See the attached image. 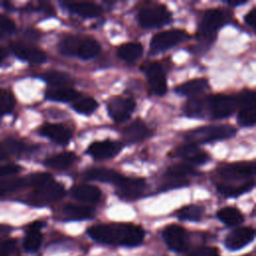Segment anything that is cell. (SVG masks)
<instances>
[{"label":"cell","mask_w":256,"mask_h":256,"mask_svg":"<svg viewBox=\"0 0 256 256\" xmlns=\"http://www.w3.org/2000/svg\"><path fill=\"white\" fill-rule=\"evenodd\" d=\"M28 185L25 179H0V197Z\"/></svg>","instance_id":"obj_38"},{"label":"cell","mask_w":256,"mask_h":256,"mask_svg":"<svg viewBox=\"0 0 256 256\" xmlns=\"http://www.w3.org/2000/svg\"><path fill=\"white\" fill-rule=\"evenodd\" d=\"M224 23V14L219 9H209L207 10L202 18L200 27H199V35L201 38L211 40L218 29Z\"/></svg>","instance_id":"obj_12"},{"label":"cell","mask_w":256,"mask_h":256,"mask_svg":"<svg viewBox=\"0 0 256 256\" xmlns=\"http://www.w3.org/2000/svg\"><path fill=\"white\" fill-rule=\"evenodd\" d=\"M72 108L79 114L90 115L98 108V102L92 97H86L76 101L72 105Z\"/></svg>","instance_id":"obj_36"},{"label":"cell","mask_w":256,"mask_h":256,"mask_svg":"<svg viewBox=\"0 0 256 256\" xmlns=\"http://www.w3.org/2000/svg\"><path fill=\"white\" fill-rule=\"evenodd\" d=\"M46 99L59 102H72L80 97V93L70 87H58L48 89L45 93Z\"/></svg>","instance_id":"obj_25"},{"label":"cell","mask_w":256,"mask_h":256,"mask_svg":"<svg viewBox=\"0 0 256 256\" xmlns=\"http://www.w3.org/2000/svg\"><path fill=\"white\" fill-rule=\"evenodd\" d=\"M247 1L244 0V1H241V0H232V1H227V4L231 5V6H239V5H242V4H245Z\"/></svg>","instance_id":"obj_48"},{"label":"cell","mask_w":256,"mask_h":256,"mask_svg":"<svg viewBox=\"0 0 256 256\" xmlns=\"http://www.w3.org/2000/svg\"><path fill=\"white\" fill-rule=\"evenodd\" d=\"M171 12L164 5L142 8L138 14V22L143 28H159L171 21Z\"/></svg>","instance_id":"obj_3"},{"label":"cell","mask_w":256,"mask_h":256,"mask_svg":"<svg viewBox=\"0 0 256 256\" xmlns=\"http://www.w3.org/2000/svg\"><path fill=\"white\" fill-rule=\"evenodd\" d=\"M9 231H10V227L4 226V225H0V237L8 234Z\"/></svg>","instance_id":"obj_47"},{"label":"cell","mask_w":256,"mask_h":256,"mask_svg":"<svg viewBox=\"0 0 256 256\" xmlns=\"http://www.w3.org/2000/svg\"><path fill=\"white\" fill-rule=\"evenodd\" d=\"M75 159L76 155L74 152H62L47 158L45 160V165L52 169L63 170L72 165Z\"/></svg>","instance_id":"obj_28"},{"label":"cell","mask_w":256,"mask_h":256,"mask_svg":"<svg viewBox=\"0 0 256 256\" xmlns=\"http://www.w3.org/2000/svg\"><path fill=\"white\" fill-rule=\"evenodd\" d=\"M6 55H7V53H6L5 49L0 46V63L6 58Z\"/></svg>","instance_id":"obj_50"},{"label":"cell","mask_w":256,"mask_h":256,"mask_svg":"<svg viewBox=\"0 0 256 256\" xmlns=\"http://www.w3.org/2000/svg\"><path fill=\"white\" fill-rule=\"evenodd\" d=\"M208 89H209L208 81L204 78H200V79H193L179 85L175 89V91L178 94L183 96L196 97V95H199Z\"/></svg>","instance_id":"obj_24"},{"label":"cell","mask_w":256,"mask_h":256,"mask_svg":"<svg viewBox=\"0 0 256 256\" xmlns=\"http://www.w3.org/2000/svg\"><path fill=\"white\" fill-rule=\"evenodd\" d=\"M117 194L121 199L124 200H135L141 197L146 187V181L143 178L124 177L116 184Z\"/></svg>","instance_id":"obj_9"},{"label":"cell","mask_w":256,"mask_h":256,"mask_svg":"<svg viewBox=\"0 0 256 256\" xmlns=\"http://www.w3.org/2000/svg\"><path fill=\"white\" fill-rule=\"evenodd\" d=\"M122 148L123 144L119 141L103 140L91 143L87 148L86 153L95 160H105L116 156Z\"/></svg>","instance_id":"obj_13"},{"label":"cell","mask_w":256,"mask_h":256,"mask_svg":"<svg viewBox=\"0 0 256 256\" xmlns=\"http://www.w3.org/2000/svg\"><path fill=\"white\" fill-rule=\"evenodd\" d=\"M43 226V223L40 221H35L33 223H31L29 225V230H35V231H39L40 228Z\"/></svg>","instance_id":"obj_46"},{"label":"cell","mask_w":256,"mask_h":256,"mask_svg":"<svg viewBox=\"0 0 256 256\" xmlns=\"http://www.w3.org/2000/svg\"><path fill=\"white\" fill-rule=\"evenodd\" d=\"M196 174V171L193 167L186 165V164H176L170 166L165 174V177L169 179H177L182 180L188 175H194Z\"/></svg>","instance_id":"obj_35"},{"label":"cell","mask_w":256,"mask_h":256,"mask_svg":"<svg viewBox=\"0 0 256 256\" xmlns=\"http://www.w3.org/2000/svg\"><path fill=\"white\" fill-rule=\"evenodd\" d=\"M63 6L83 18H93L102 12L101 7L94 2H65Z\"/></svg>","instance_id":"obj_20"},{"label":"cell","mask_w":256,"mask_h":256,"mask_svg":"<svg viewBox=\"0 0 256 256\" xmlns=\"http://www.w3.org/2000/svg\"><path fill=\"white\" fill-rule=\"evenodd\" d=\"M71 195L78 201L95 203L101 197V191L98 187L90 184H80L72 188Z\"/></svg>","instance_id":"obj_21"},{"label":"cell","mask_w":256,"mask_h":256,"mask_svg":"<svg viewBox=\"0 0 256 256\" xmlns=\"http://www.w3.org/2000/svg\"><path fill=\"white\" fill-rule=\"evenodd\" d=\"M144 72L151 92L157 96L164 95L167 92V80L162 66L156 62H151L144 67Z\"/></svg>","instance_id":"obj_11"},{"label":"cell","mask_w":256,"mask_h":256,"mask_svg":"<svg viewBox=\"0 0 256 256\" xmlns=\"http://www.w3.org/2000/svg\"><path fill=\"white\" fill-rule=\"evenodd\" d=\"M174 156L179 157L185 161H188L195 165H200L208 161L209 156L206 152L200 150L198 146L192 144H185L179 146L174 151Z\"/></svg>","instance_id":"obj_18"},{"label":"cell","mask_w":256,"mask_h":256,"mask_svg":"<svg viewBox=\"0 0 256 256\" xmlns=\"http://www.w3.org/2000/svg\"><path fill=\"white\" fill-rule=\"evenodd\" d=\"M12 52L20 59L28 61L33 64H41L44 63L47 59L46 54L33 46L20 43V42H13L10 45Z\"/></svg>","instance_id":"obj_15"},{"label":"cell","mask_w":256,"mask_h":256,"mask_svg":"<svg viewBox=\"0 0 256 256\" xmlns=\"http://www.w3.org/2000/svg\"><path fill=\"white\" fill-rule=\"evenodd\" d=\"M21 166L14 164V163H9L0 166V176H8V175H14L17 174L18 172L21 171Z\"/></svg>","instance_id":"obj_44"},{"label":"cell","mask_w":256,"mask_h":256,"mask_svg":"<svg viewBox=\"0 0 256 256\" xmlns=\"http://www.w3.org/2000/svg\"><path fill=\"white\" fill-rule=\"evenodd\" d=\"M204 213L203 207L199 205H187L177 211V217L181 220L199 221Z\"/></svg>","instance_id":"obj_34"},{"label":"cell","mask_w":256,"mask_h":256,"mask_svg":"<svg viewBox=\"0 0 256 256\" xmlns=\"http://www.w3.org/2000/svg\"><path fill=\"white\" fill-rule=\"evenodd\" d=\"M255 236V231L251 227H239L228 234L225 239V246L230 250H238L249 244Z\"/></svg>","instance_id":"obj_16"},{"label":"cell","mask_w":256,"mask_h":256,"mask_svg":"<svg viewBox=\"0 0 256 256\" xmlns=\"http://www.w3.org/2000/svg\"><path fill=\"white\" fill-rule=\"evenodd\" d=\"M62 215L67 220H85L93 217L94 209L86 205L68 203L62 207Z\"/></svg>","instance_id":"obj_23"},{"label":"cell","mask_w":256,"mask_h":256,"mask_svg":"<svg viewBox=\"0 0 256 256\" xmlns=\"http://www.w3.org/2000/svg\"><path fill=\"white\" fill-rule=\"evenodd\" d=\"M244 21H245V23H246L248 26H250V27H252V28H255V26H256V8H255V7H253V8L245 15Z\"/></svg>","instance_id":"obj_45"},{"label":"cell","mask_w":256,"mask_h":256,"mask_svg":"<svg viewBox=\"0 0 256 256\" xmlns=\"http://www.w3.org/2000/svg\"><path fill=\"white\" fill-rule=\"evenodd\" d=\"M7 157H9V155H8V154H7V152L5 151L4 147L0 144V161H2V160H4V159H6Z\"/></svg>","instance_id":"obj_49"},{"label":"cell","mask_w":256,"mask_h":256,"mask_svg":"<svg viewBox=\"0 0 256 256\" xmlns=\"http://www.w3.org/2000/svg\"><path fill=\"white\" fill-rule=\"evenodd\" d=\"M65 194L64 187L54 179L35 188L30 195V202L34 205H46L61 199Z\"/></svg>","instance_id":"obj_6"},{"label":"cell","mask_w":256,"mask_h":256,"mask_svg":"<svg viewBox=\"0 0 256 256\" xmlns=\"http://www.w3.org/2000/svg\"><path fill=\"white\" fill-rule=\"evenodd\" d=\"M238 98L229 95H213L206 99L207 110L209 108L213 119H223L236 110Z\"/></svg>","instance_id":"obj_5"},{"label":"cell","mask_w":256,"mask_h":256,"mask_svg":"<svg viewBox=\"0 0 256 256\" xmlns=\"http://www.w3.org/2000/svg\"><path fill=\"white\" fill-rule=\"evenodd\" d=\"M188 256H220L219 251L215 247L203 246L194 249L188 254Z\"/></svg>","instance_id":"obj_42"},{"label":"cell","mask_w":256,"mask_h":256,"mask_svg":"<svg viewBox=\"0 0 256 256\" xmlns=\"http://www.w3.org/2000/svg\"><path fill=\"white\" fill-rule=\"evenodd\" d=\"M162 234L165 243L171 250L181 253L186 251L188 248V236L184 228L181 226L175 224L169 225L165 227Z\"/></svg>","instance_id":"obj_14"},{"label":"cell","mask_w":256,"mask_h":256,"mask_svg":"<svg viewBox=\"0 0 256 256\" xmlns=\"http://www.w3.org/2000/svg\"><path fill=\"white\" fill-rule=\"evenodd\" d=\"M1 145L4 147L5 151L7 152V154L9 156L10 155H20L25 150V145L22 142L15 140L13 138L5 139L1 143Z\"/></svg>","instance_id":"obj_40"},{"label":"cell","mask_w":256,"mask_h":256,"mask_svg":"<svg viewBox=\"0 0 256 256\" xmlns=\"http://www.w3.org/2000/svg\"><path fill=\"white\" fill-rule=\"evenodd\" d=\"M16 248V241L8 239L0 242V256H10Z\"/></svg>","instance_id":"obj_43"},{"label":"cell","mask_w":256,"mask_h":256,"mask_svg":"<svg viewBox=\"0 0 256 256\" xmlns=\"http://www.w3.org/2000/svg\"><path fill=\"white\" fill-rule=\"evenodd\" d=\"M218 173L221 178L229 181L253 178L255 173V165L253 162L230 163L220 167Z\"/></svg>","instance_id":"obj_10"},{"label":"cell","mask_w":256,"mask_h":256,"mask_svg":"<svg viewBox=\"0 0 256 256\" xmlns=\"http://www.w3.org/2000/svg\"><path fill=\"white\" fill-rule=\"evenodd\" d=\"M151 134L152 131L141 120H136L132 122L123 130V138L127 143L130 144L143 141Z\"/></svg>","instance_id":"obj_19"},{"label":"cell","mask_w":256,"mask_h":256,"mask_svg":"<svg viewBox=\"0 0 256 256\" xmlns=\"http://www.w3.org/2000/svg\"><path fill=\"white\" fill-rule=\"evenodd\" d=\"M80 43H81V40L79 37L73 36V35H68L60 41V43L58 45L59 52L64 56L77 55Z\"/></svg>","instance_id":"obj_33"},{"label":"cell","mask_w":256,"mask_h":256,"mask_svg":"<svg viewBox=\"0 0 256 256\" xmlns=\"http://www.w3.org/2000/svg\"><path fill=\"white\" fill-rule=\"evenodd\" d=\"M189 37V35L178 29H171L167 31H162L155 34L150 41V53L157 54L163 52L171 47L183 42Z\"/></svg>","instance_id":"obj_4"},{"label":"cell","mask_w":256,"mask_h":256,"mask_svg":"<svg viewBox=\"0 0 256 256\" xmlns=\"http://www.w3.org/2000/svg\"><path fill=\"white\" fill-rule=\"evenodd\" d=\"M41 78L53 88L66 87L73 82L72 77L62 71H47L41 76Z\"/></svg>","instance_id":"obj_31"},{"label":"cell","mask_w":256,"mask_h":256,"mask_svg":"<svg viewBox=\"0 0 256 256\" xmlns=\"http://www.w3.org/2000/svg\"><path fill=\"white\" fill-rule=\"evenodd\" d=\"M123 175L116 172L115 170L108 169V168H92L85 172L84 177L88 180L93 181H100V182H106V183H113L117 184L118 181L122 178Z\"/></svg>","instance_id":"obj_22"},{"label":"cell","mask_w":256,"mask_h":256,"mask_svg":"<svg viewBox=\"0 0 256 256\" xmlns=\"http://www.w3.org/2000/svg\"><path fill=\"white\" fill-rule=\"evenodd\" d=\"M99 52H100L99 43L96 40L89 38L81 41L78 52H77V56H79L81 59L88 60V59L94 58Z\"/></svg>","instance_id":"obj_32"},{"label":"cell","mask_w":256,"mask_h":256,"mask_svg":"<svg viewBox=\"0 0 256 256\" xmlns=\"http://www.w3.org/2000/svg\"><path fill=\"white\" fill-rule=\"evenodd\" d=\"M135 107L136 103L132 98L116 96L108 102L107 111L115 122L121 123L130 118Z\"/></svg>","instance_id":"obj_8"},{"label":"cell","mask_w":256,"mask_h":256,"mask_svg":"<svg viewBox=\"0 0 256 256\" xmlns=\"http://www.w3.org/2000/svg\"><path fill=\"white\" fill-rule=\"evenodd\" d=\"M15 31L14 22L5 15H0V33L9 35Z\"/></svg>","instance_id":"obj_41"},{"label":"cell","mask_w":256,"mask_h":256,"mask_svg":"<svg viewBox=\"0 0 256 256\" xmlns=\"http://www.w3.org/2000/svg\"><path fill=\"white\" fill-rule=\"evenodd\" d=\"M15 104L14 97L11 92L0 89V116L10 112Z\"/></svg>","instance_id":"obj_39"},{"label":"cell","mask_w":256,"mask_h":256,"mask_svg":"<svg viewBox=\"0 0 256 256\" xmlns=\"http://www.w3.org/2000/svg\"><path fill=\"white\" fill-rule=\"evenodd\" d=\"M206 99L199 97H191L185 104L184 114L189 118H202L206 111Z\"/></svg>","instance_id":"obj_30"},{"label":"cell","mask_w":256,"mask_h":256,"mask_svg":"<svg viewBox=\"0 0 256 256\" xmlns=\"http://www.w3.org/2000/svg\"><path fill=\"white\" fill-rule=\"evenodd\" d=\"M42 243V234L40 231L29 230L24 239V248L28 252H36Z\"/></svg>","instance_id":"obj_37"},{"label":"cell","mask_w":256,"mask_h":256,"mask_svg":"<svg viewBox=\"0 0 256 256\" xmlns=\"http://www.w3.org/2000/svg\"><path fill=\"white\" fill-rule=\"evenodd\" d=\"M236 134V129L228 124L208 125L187 131L183 137L188 144L196 145L228 139Z\"/></svg>","instance_id":"obj_2"},{"label":"cell","mask_w":256,"mask_h":256,"mask_svg":"<svg viewBox=\"0 0 256 256\" xmlns=\"http://www.w3.org/2000/svg\"><path fill=\"white\" fill-rule=\"evenodd\" d=\"M217 218L229 227L241 224L244 220L242 213L235 207H225L217 212Z\"/></svg>","instance_id":"obj_29"},{"label":"cell","mask_w":256,"mask_h":256,"mask_svg":"<svg viewBox=\"0 0 256 256\" xmlns=\"http://www.w3.org/2000/svg\"><path fill=\"white\" fill-rule=\"evenodd\" d=\"M87 233L99 243L127 247L140 245L144 239V230L133 224H99L90 227Z\"/></svg>","instance_id":"obj_1"},{"label":"cell","mask_w":256,"mask_h":256,"mask_svg":"<svg viewBox=\"0 0 256 256\" xmlns=\"http://www.w3.org/2000/svg\"><path fill=\"white\" fill-rule=\"evenodd\" d=\"M118 56L125 62H135L143 54V46L138 42H129L118 48Z\"/></svg>","instance_id":"obj_26"},{"label":"cell","mask_w":256,"mask_h":256,"mask_svg":"<svg viewBox=\"0 0 256 256\" xmlns=\"http://www.w3.org/2000/svg\"><path fill=\"white\" fill-rule=\"evenodd\" d=\"M254 187V179L247 180L240 185H229L221 183L217 186V190L225 197H237L245 192L250 191Z\"/></svg>","instance_id":"obj_27"},{"label":"cell","mask_w":256,"mask_h":256,"mask_svg":"<svg viewBox=\"0 0 256 256\" xmlns=\"http://www.w3.org/2000/svg\"><path fill=\"white\" fill-rule=\"evenodd\" d=\"M238 98L240 111L238 113L237 122L242 127H250L256 121V99L253 90H243Z\"/></svg>","instance_id":"obj_7"},{"label":"cell","mask_w":256,"mask_h":256,"mask_svg":"<svg viewBox=\"0 0 256 256\" xmlns=\"http://www.w3.org/2000/svg\"><path fill=\"white\" fill-rule=\"evenodd\" d=\"M40 133L55 143L63 146H66L72 137V132L70 129L62 124L56 123H47L43 125L40 129Z\"/></svg>","instance_id":"obj_17"}]
</instances>
